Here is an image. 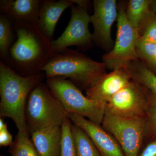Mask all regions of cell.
<instances>
[{
  "label": "cell",
  "mask_w": 156,
  "mask_h": 156,
  "mask_svg": "<svg viewBox=\"0 0 156 156\" xmlns=\"http://www.w3.org/2000/svg\"><path fill=\"white\" fill-rule=\"evenodd\" d=\"M13 142L12 135L9 132L6 124L4 128L0 129V146H10Z\"/></svg>",
  "instance_id": "obj_24"
},
{
  "label": "cell",
  "mask_w": 156,
  "mask_h": 156,
  "mask_svg": "<svg viewBox=\"0 0 156 156\" xmlns=\"http://www.w3.org/2000/svg\"><path fill=\"white\" fill-rule=\"evenodd\" d=\"M67 116L73 124L82 128L89 135L101 156H125L116 140L101 125L77 115L68 113Z\"/></svg>",
  "instance_id": "obj_11"
},
{
  "label": "cell",
  "mask_w": 156,
  "mask_h": 156,
  "mask_svg": "<svg viewBox=\"0 0 156 156\" xmlns=\"http://www.w3.org/2000/svg\"><path fill=\"white\" fill-rule=\"evenodd\" d=\"M71 9V17L65 30L59 37L51 42L56 53L72 46L85 49L93 43V35L89 28L91 16L87 9L77 5H74Z\"/></svg>",
  "instance_id": "obj_9"
},
{
  "label": "cell",
  "mask_w": 156,
  "mask_h": 156,
  "mask_svg": "<svg viewBox=\"0 0 156 156\" xmlns=\"http://www.w3.org/2000/svg\"><path fill=\"white\" fill-rule=\"evenodd\" d=\"M147 92L148 104L146 115L145 137L149 136L152 140L156 138V95L148 89Z\"/></svg>",
  "instance_id": "obj_22"
},
{
  "label": "cell",
  "mask_w": 156,
  "mask_h": 156,
  "mask_svg": "<svg viewBox=\"0 0 156 156\" xmlns=\"http://www.w3.org/2000/svg\"><path fill=\"white\" fill-rule=\"evenodd\" d=\"M46 77L43 72L23 76L0 61V117L14 121L18 131L29 133L25 117L30 94Z\"/></svg>",
  "instance_id": "obj_2"
},
{
  "label": "cell",
  "mask_w": 156,
  "mask_h": 156,
  "mask_svg": "<svg viewBox=\"0 0 156 156\" xmlns=\"http://www.w3.org/2000/svg\"><path fill=\"white\" fill-rule=\"evenodd\" d=\"M126 69L112 71L101 76L86 90L87 98L106 105L112 97L131 80Z\"/></svg>",
  "instance_id": "obj_12"
},
{
  "label": "cell",
  "mask_w": 156,
  "mask_h": 156,
  "mask_svg": "<svg viewBox=\"0 0 156 156\" xmlns=\"http://www.w3.org/2000/svg\"><path fill=\"white\" fill-rule=\"evenodd\" d=\"M68 113L46 83H40L29 96L25 117L29 134L43 128L62 126Z\"/></svg>",
  "instance_id": "obj_4"
},
{
  "label": "cell",
  "mask_w": 156,
  "mask_h": 156,
  "mask_svg": "<svg viewBox=\"0 0 156 156\" xmlns=\"http://www.w3.org/2000/svg\"><path fill=\"white\" fill-rule=\"evenodd\" d=\"M139 156H156V138L151 140L140 151Z\"/></svg>",
  "instance_id": "obj_25"
},
{
  "label": "cell",
  "mask_w": 156,
  "mask_h": 156,
  "mask_svg": "<svg viewBox=\"0 0 156 156\" xmlns=\"http://www.w3.org/2000/svg\"><path fill=\"white\" fill-rule=\"evenodd\" d=\"M16 40L6 65L18 74L28 76L42 72L55 55L51 42L34 23H13Z\"/></svg>",
  "instance_id": "obj_1"
},
{
  "label": "cell",
  "mask_w": 156,
  "mask_h": 156,
  "mask_svg": "<svg viewBox=\"0 0 156 156\" xmlns=\"http://www.w3.org/2000/svg\"><path fill=\"white\" fill-rule=\"evenodd\" d=\"M16 33L13 23L5 15H0V58L1 61L6 64L9 50L15 40Z\"/></svg>",
  "instance_id": "obj_17"
},
{
  "label": "cell",
  "mask_w": 156,
  "mask_h": 156,
  "mask_svg": "<svg viewBox=\"0 0 156 156\" xmlns=\"http://www.w3.org/2000/svg\"><path fill=\"white\" fill-rule=\"evenodd\" d=\"M71 131L77 156H101L92 139L82 128L72 124Z\"/></svg>",
  "instance_id": "obj_18"
},
{
  "label": "cell",
  "mask_w": 156,
  "mask_h": 156,
  "mask_svg": "<svg viewBox=\"0 0 156 156\" xmlns=\"http://www.w3.org/2000/svg\"><path fill=\"white\" fill-rule=\"evenodd\" d=\"M72 122L68 117L62 126V139L60 156H77L75 146L72 133Z\"/></svg>",
  "instance_id": "obj_23"
},
{
  "label": "cell",
  "mask_w": 156,
  "mask_h": 156,
  "mask_svg": "<svg viewBox=\"0 0 156 156\" xmlns=\"http://www.w3.org/2000/svg\"><path fill=\"white\" fill-rule=\"evenodd\" d=\"M44 0H1L0 11L13 23L30 22L37 24Z\"/></svg>",
  "instance_id": "obj_13"
},
{
  "label": "cell",
  "mask_w": 156,
  "mask_h": 156,
  "mask_svg": "<svg viewBox=\"0 0 156 156\" xmlns=\"http://www.w3.org/2000/svg\"><path fill=\"white\" fill-rule=\"evenodd\" d=\"M152 0H130L126 8L127 19L139 31L141 23L150 11Z\"/></svg>",
  "instance_id": "obj_19"
},
{
  "label": "cell",
  "mask_w": 156,
  "mask_h": 156,
  "mask_svg": "<svg viewBox=\"0 0 156 156\" xmlns=\"http://www.w3.org/2000/svg\"><path fill=\"white\" fill-rule=\"evenodd\" d=\"M126 10L124 5L118 6L115 42L111 50L102 56V62L112 71L126 69L132 62L139 59L136 49L139 32L127 19Z\"/></svg>",
  "instance_id": "obj_6"
},
{
  "label": "cell",
  "mask_w": 156,
  "mask_h": 156,
  "mask_svg": "<svg viewBox=\"0 0 156 156\" xmlns=\"http://www.w3.org/2000/svg\"><path fill=\"white\" fill-rule=\"evenodd\" d=\"M131 80L156 95V75L140 61L132 62L126 69Z\"/></svg>",
  "instance_id": "obj_16"
},
{
  "label": "cell",
  "mask_w": 156,
  "mask_h": 156,
  "mask_svg": "<svg viewBox=\"0 0 156 156\" xmlns=\"http://www.w3.org/2000/svg\"><path fill=\"white\" fill-rule=\"evenodd\" d=\"M150 11L156 14V0H152L150 6Z\"/></svg>",
  "instance_id": "obj_26"
},
{
  "label": "cell",
  "mask_w": 156,
  "mask_h": 156,
  "mask_svg": "<svg viewBox=\"0 0 156 156\" xmlns=\"http://www.w3.org/2000/svg\"><path fill=\"white\" fill-rule=\"evenodd\" d=\"M94 13L91 23L94 27L93 42L98 47L109 52L114 46L112 27L117 20L118 6L115 0H94Z\"/></svg>",
  "instance_id": "obj_10"
},
{
  "label": "cell",
  "mask_w": 156,
  "mask_h": 156,
  "mask_svg": "<svg viewBox=\"0 0 156 156\" xmlns=\"http://www.w3.org/2000/svg\"><path fill=\"white\" fill-rule=\"evenodd\" d=\"M32 141L41 156H60L62 126H54L34 131Z\"/></svg>",
  "instance_id": "obj_15"
},
{
  "label": "cell",
  "mask_w": 156,
  "mask_h": 156,
  "mask_svg": "<svg viewBox=\"0 0 156 156\" xmlns=\"http://www.w3.org/2000/svg\"><path fill=\"white\" fill-rule=\"evenodd\" d=\"M75 5L73 0H44L39 15L38 27L44 36L52 42L56 24L65 10Z\"/></svg>",
  "instance_id": "obj_14"
},
{
  "label": "cell",
  "mask_w": 156,
  "mask_h": 156,
  "mask_svg": "<svg viewBox=\"0 0 156 156\" xmlns=\"http://www.w3.org/2000/svg\"><path fill=\"white\" fill-rule=\"evenodd\" d=\"M106 69L104 62L95 61L68 48L55 53L42 72L46 78H69L79 89L86 91L106 73Z\"/></svg>",
  "instance_id": "obj_3"
},
{
  "label": "cell",
  "mask_w": 156,
  "mask_h": 156,
  "mask_svg": "<svg viewBox=\"0 0 156 156\" xmlns=\"http://www.w3.org/2000/svg\"><path fill=\"white\" fill-rule=\"evenodd\" d=\"M148 104L147 89L131 80L107 103L105 110L119 116L140 118L146 117Z\"/></svg>",
  "instance_id": "obj_8"
},
{
  "label": "cell",
  "mask_w": 156,
  "mask_h": 156,
  "mask_svg": "<svg viewBox=\"0 0 156 156\" xmlns=\"http://www.w3.org/2000/svg\"><path fill=\"white\" fill-rule=\"evenodd\" d=\"M1 156H3V155H1Z\"/></svg>",
  "instance_id": "obj_27"
},
{
  "label": "cell",
  "mask_w": 156,
  "mask_h": 156,
  "mask_svg": "<svg viewBox=\"0 0 156 156\" xmlns=\"http://www.w3.org/2000/svg\"><path fill=\"white\" fill-rule=\"evenodd\" d=\"M9 152L11 156H41L30 139L29 134L20 131L10 146Z\"/></svg>",
  "instance_id": "obj_20"
},
{
  "label": "cell",
  "mask_w": 156,
  "mask_h": 156,
  "mask_svg": "<svg viewBox=\"0 0 156 156\" xmlns=\"http://www.w3.org/2000/svg\"><path fill=\"white\" fill-rule=\"evenodd\" d=\"M136 49L139 60L156 75V43L139 37Z\"/></svg>",
  "instance_id": "obj_21"
},
{
  "label": "cell",
  "mask_w": 156,
  "mask_h": 156,
  "mask_svg": "<svg viewBox=\"0 0 156 156\" xmlns=\"http://www.w3.org/2000/svg\"><path fill=\"white\" fill-rule=\"evenodd\" d=\"M46 84L68 113L87 118L97 125L102 124L106 105L85 96L80 89L69 80L48 78Z\"/></svg>",
  "instance_id": "obj_5"
},
{
  "label": "cell",
  "mask_w": 156,
  "mask_h": 156,
  "mask_svg": "<svg viewBox=\"0 0 156 156\" xmlns=\"http://www.w3.org/2000/svg\"><path fill=\"white\" fill-rule=\"evenodd\" d=\"M146 117L126 118L105 110L102 128L116 140L125 156H139L145 137Z\"/></svg>",
  "instance_id": "obj_7"
}]
</instances>
